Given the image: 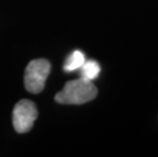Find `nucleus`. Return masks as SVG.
<instances>
[{
	"label": "nucleus",
	"mask_w": 158,
	"mask_h": 157,
	"mask_svg": "<svg viewBox=\"0 0 158 157\" xmlns=\"http://www.w3.org/2000/svg\"><path fill=\"white\" fill-rule=\"evenodd\" d=\"M80 69H81L82 79H85L87 81H93V80H95L100 73L99 63L94 60L85 61L84 64L80 68Z\"/></svg>",
	"instance_id": "39448f33"
},
{
	"label": "nucleus",
	"mask_w": 158,
	"mask_h": 157,
	"mask_svg": "<svg viewBox=\"0 0 158 157\" xmlns=\"http://www.w3.org/2000/svg\"><path fill=\"white\" fill-rule=\"evenodd\" d=\"M97 93L92 81L81 78L66 83L61 91L55 95V101L61 104H84L95 99Z\"/></svg>",
	"instance_id": "f257e3e1"
},
{
	"label": "nucleus",
	"mask_w": 158,
	"mask_h": 157,
	"mask_svg": "<svg viewBox=\"0 0 158 157\" xmlns=\"http://www.w3.org/2000/svg\"><path fill=\"white\" fill-rule=\"evenodd\" d=\"M37 116H38V110L34 103L27 99L21 100L13 108V128L19 134L29 132L34 126Z\"/></svg>",
	"instance_id": "7ed1b4c3"
},
{
	"label": "nucleus",
	"mask_w": 158,
	"mask_h": 157,
	"mask_svg": "<svg viewBox=\"0 0 158 157\" xmlns=\"http://www.w3.org/2000/svg\"><path fill=\"white\" fill-rule=\"evenodd\" d=\"M50 63L46 59H35L29 63L25 72V86L30 93L38 94L45 87L50 72Z\"/></svg>",
	"instance_id": "f03ea898"
},
{
	"label": "nucleus",
	"mask_w": 158,
	"mask_h": 157,
	"mask_svg": "<svg viewBox=\"0 0 158 157\" xmlns=\"http://www.w3.org/2000/svg\"><path fill=\"white\" fill-rule=\"evenodd\" d=\"M86 58L84 53L80 50H76L66 58L64 65H63V69L68 72L77 71V69H80V68L84 64Z\"/></svg>",
	"instance_id": "20e7f679"
}]
</instances>
